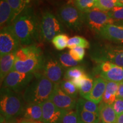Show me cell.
I'll use <instances>...</instances> for the list:
<instances>
[{
    "mask_svg": "<svg viewBox=\"0 0 123 123\" xmlns=\"http://www.w3.org/2000/svg\"><path fill=\"white\" fill-rule=\"evenodd\" d=\"M11 25L22 45H33L38 40L40 26L31 8L27 7L15 18Z\"/></svg>",
    "mask_w": 123,
    "mask_h": 123,
    "instance_id": "6da1fadb",
    "label": "cell"
},
{
    "mask_svg": "<svg viewBox=\"0 0 123 123\" xmlns=\"http://www.w3.org/2000/svg\"><path fill=\"white\" fill-rule=\"evenodd\" d=\"M44 59L42 51L35 45L21 47L15 52L13 70L22 73H38L43 68Z\"/></svg>",
    "mask_w": 123,
    "mask_h": 123,
    "instance_id": "7a4b0ae2",
    "label": "cell"
},
{
    "mask_svg": "<svg viewBox=\"0 0 123 123\" xmlns=\"http://www.w3.org/2000/svg\"><path fill=\"white\" fill-rule=\"evenodd\" d=\"M55 84L39 73H34V77L23 93V98L27 104H42L50 99Z\"/></svg>",
    "mask_w": 123,
    "mask_h": 123,
    "instance_id": "3957f363",
    "label": "cell"
},
{
    "mask_svg": "<svg viewBox=\"0 0 123 123\" xmlns=\"http://www.w3.org/2000/svg\"><path fill=\"white\" fill-rule=\"evenodd\" d=\"M24 99L19 93L1 87L0 97L1 115L7 120L16 119L24 113Z\"/></svg>",
    "mask_w": 123,
    "mask_h": 123,
    "instance_id": "277c9868",
    "label": "cell"
},
{
    "mask_svg": "<svg viewBox=\"0 0 123 123\" xmlns=\"http://www.w3.org/2000/svg\"><path fill=\"white\" fill-rule=\"evenodd\" d=\"M91 57L99 63L110 62L123 67V46L105 45L99 47L93 50Z\"/></svg>",
    "mask_w": 123,
    "mask_h": 123,
    "instance_id": "5b68a950",
    "label": "cell"
},
{
    "mask_svg": "<svg viewBox=\"0 0 123 123\" xmlns=\"http://www.w3.org/2000/svg\"><path fill=\"white\" fill-rule=\"evenodd\" d=\"M63 31L61 23L53 13L47 11L43 14L40 24V35L45 41H52Z\"/></svg>",
    "mask_w": 123,
    "mask_h": 123,
    "instance_id": "8992f818",
    "label": "cell"
},
{
    "mask_svg": "<svg viewBox=\"0 0 123 123\" xmlns=\"http://www.w3.org/2000/svg\"><path fill=\"white\" fill-rule=\"evenodd\" d=\"M59 15L62 21L68 28L76 31H80L85 18L76 7L71 5H64L60 8Z\"/></svg>",
    "mask_w": 123,
    "mask_h": 123,
    "instance_id": "52a82bcc",
    "label": "cell"
},
{
    "mask_svg": "<svg viewBox=\"0 0 123 123\" xmlns=\"http://www.w3.org/2000/svg\"><path fill=\"white\" fill-rule=\"evenodd\" d=\"M34 77L33 73H22L12 71L1 84V87L8 88L17 93L25 90Z\"/></svg>",
    "mask_w": 123,
    "mask_h": 123,
    "instance_id": "ba28073f",
    "label": "cell"
},
{
    "mask_svg": "<svg viewBox=\"0 0 123 123\" xmlns=\"http://www.w3.org/2000/svg\"><path fill=\"white\" fill-rule=\"evenodd\" d=\"M85 21L89 28L96 33H99L108 24H113L115 21L110 17L108 12H104L95 7L86 13Z\"/></svg>",
    "mask_w": 123,
    "mask_h": 123,
    "instance_id": "9c48e42d",
    "label": "cell"
},
{
    "mask_svg": "<svg viewBox=\"0 0 123 123\" xmlns=\"http://www.w3.org/2000/svg\"><path fill=\"white\" fill-rule=\"evenodd\" d=\"M21 42L14 32L12 25L1 29L0 55L15 53L21 47Z\"/></svg>",
    "mask_w": 123,
    "mask_h": 123,
    "instance_id": "30bf717a",
    "label": "cell"
},
{
    "mask_svg": "<svg viewBox=\"0 0 123 123\" xmlns=\"http://www.w3.org/2000/svg\"><path fill=\"white\" fill-rule=\"evenodd\" d=\"M96 73L107 81L123 82V67L110 62H103L98 66Z\"/></svg>",
    "mask_w": 123,
    "mask_h": 123,
    "instance_id": "8fae6325",
    "label": "cell"
},
{
    "mask_svg": "<svg viewBox=\"0 0 123 123\" xmlns=\"http://www.w3.org/2000/svg\"><path fill=\"white\" fill-rule=\"evenodd\" d=\"M43 74L54 83L59 84L64 77V68L61 63L53 58L44 60Z\"/></svg>",
    "mask_w": 123,
    "mask_h": 123,
    "instance_id": "7c38bea8",
    "label": "cell"
},
{
    "mask_svg": "<svg viewBox=\"0 0 123 123\" xmlns=\"http://www.w3.org/2000/svg\"><path fill=\"white\" fill-rule=\"evenodd\" d=\"M56 107L64 110H73L76 109V99L68 95L62 90L59 84H55L54 90L50 99Z\"/></svg>",
    "mask_w": 123,
    "mask_h": 123,
    "instance_id": "4fadbf2b",
    "label": "cell"
},
{
    "mask_svg": "<svg viewBox=\"0 0 123 123\" xmlns=\"http://www.w3.org/2000/svg\"><path fill=\"white\" fill-rule=\"evenodd\" d=\"M41 105L43 123H61L67 110L57 107L49 99L42 103Z\"/></svg>",
    "mask_w": 123,
    "mask_h": 123,
    "instance_id": "5bb4252c",
    "label": "cell"
},
{
    "mask_svg": "<svg viewBox=\"0 0 123 123\" xmlns=\"http://www.w3.org/2000/svg\"><path fill=\"white\" fill-rule=\"evenodd\" d=\"M101 38L117 43H123V26L108 24L99 33Z\"/></svg>",
    "mask_w": 123,
    "mask_h": 123,
    "instance_id": "9a60e30c",
    "label": "cell"
},
{
    "mask_svg": "<svg viewBox=\"0 0 123 123\" xmlns=\"http://www.w3.org/2000/svg\"><path fill=\"white\" fill-rule=\"evenodd\" d=\"M107 80L101 77H98L94 79V83L92 90L90 94L84 97V99L89 100L100 104L103 99V97L105 91Z\"/></svg>",
    "mask_w": 123,
    "mask_h": 123,
    "instance_id": "2e32d148",
    "label": "cell"
},
{
    "mask_svg": "<svg viewBox=\"0 0 123 123\" xmlns=\"http://www.w3.org/2000/svg\"><path fill=\"white\" fill-rule=\"evenodd\" d=\"M15 19L14 13L6 0H0L1 29L12 25Z\"/></svg>",
    "mask_w": 123,
    "mask_h": 123,
    "instance_id": "e0dca14e",
    "label": "cell"
},
{
    "mask_svg": "<svg viewBox=\"0 0 123 123\" xmlns=\"http://www.w3.org/2000/svg\"><path fill=\"white\" fill-rule=\"evenodd\" d=\"M15 60V53L1 56L0 60V79L2 84L7 75L13 70Z\"/></svg>",
    "mask_w": 123,
    "mask_h": 123,
    "instance_id": "ac0fdd59",
    "label": "cell"
},
{
    "mask_svg": "<svg viewBox=\"0 0 123 123\" xmlns=\"http://www.w3.org/2000/svg\"><path fill=\"white\" fill-rule=\"evenodd\" d=\"M24 119L37 122H42V108L41 104H27L24 112Z\"/></svg>",
    "mask_w": 123,
    "mask_h": 123,
    "instance_id": "d6986e66",
    "label": "cell"
},
{
    "mask_svg": "<svg viewBox=\"0 0 123 123\" xmlns=\"http://www.w3.org/2000/svg\"><path fill=\"white\" fill-rule=\"evenodd\" d=\"M99 114L100 120L104 123H116L117 116L111 105L101 101L99 104Z\"/></svg>",
    "mask_w": 123,
    "mask_h": 123,
    "instance_id": "ffe728a7",
    "label": "cell"
},
{
    "mask_svg": "<svg viewBox=\"0 0 123 123\" xmlns=\"http://www.w3.org/2000/svg\"><path fill=\"white\" fill-rule=\"evenodd\" d=\"M119 83L107 81L105 91L101 101L112 105L117 99V92L119 88Z\"/></svg>",
    "mask_w": 123,
    "mask_h": 123,
    "instance_id": "44dd1931",
    "label": "cell"
},
{
    "mask_svg": "<svg viewBox=\"0 0 123 123\" xmlns=\"http://www.w3.org/2000/svg\"><path fill=\"white\" fill-rule=\"evenodd\" d=\"M80 123H98L100 121L99 115L87 111L81 108L76 107Z\"/></svg>",
    "mask_w": 123,
    "mask_h": 123,
    "instance_id": "7402d4cb",
    "label": "cell"
},
{
    "mask_svg": "<svg viewBox=\"0 0 123 123\" xmlns=\"http://www.w3.org/2000/svg\"><path fill=\"white\" fill-rule=\"evenodd\" d=\"M94 80L92 77L86 74L83 77L80 85L78 90L79 93L82 98H84L90 94L93 88Z\"/></svg>",
    "mask_w": 123,
    "mask_h": 123,
    "instance_id": "603a6c76",
    "label": "cell"
},
{
    "mask_svg": "<svg viewBox=\"0 0 123 123\" xmlns=\"http://www.w3.org/2000/svg\"><path fill=\"white\" fill-rule=\"evenodd\" d=\"M76 107L81 108L83 110L99 114V104H97L93 101L86 99L83 98H79L78 100L76 103Z\"/></svg>",
    "mask_w": 123,
    "mask_h": 123,
    "instance_id": "cb8c5ba5",
    "label": "cell"
},
{
    "mask_svg": "<svg viewBox=\"0 0 123 123\" xmlns=\"http://www.w3.org/2000/svg\"><path fill=\"white\" fill-rule=\"evenodd\" d=\"M119 0H96L95 7L104 12H108L115 7L122 6Z\"/></svg>",
    "mask_w": 123,
    "mask_h": 123,
    "instance_id": "d4e9b609",
    "label": "cell"
},
{
    "mask_svg": "<svg viewBox=\"0 0 123 123\" xmlns=\"http://www.w3.org/2000/svg\"><path fill=\"white\" fill-rule=\"evenodd\" d=\"M59 86L62 90L66 94L76 99L78 96L79 90L74 85L73 81L68 80H63L59 83Z\"/></svg>",
    "mask_w": 123,
    "mask_h": 123,
    "instance_id": "484cf974",
    "label": "cell"
},
{
    "mask_svg": "<svg viewBox=\"0 0 123 123\" xmlns=\"http://www.w3.org/2000/svg\"><path fill=\"white\" fill-rule=\"evenodd\" d=\"M14 13L15 18L27 7L29 0H6Z\"/></svg>",
    "mask_w": 123,
    "mask_h": 123,
    "instance_id": "4316f807",
    "label": "cell"
},
{
    "mask_svg": "<svg viewBox=\"0 0 123 123\" xmlns=\"http://www.w3.org/2000/svg\"><path fill=\"white\" fill-rule=\"evenodd\" d=\"M76 47L89 49L90 47V43L87 39L82 37L75 36L70 38L67 44V47L68 49H73Z\"/></svg>",
    "mask_w": 123,
    "mask_h": 123,
    "instance_id": "83f0119b",
    "label": "cell"
},
{
    "mask_svg": "<svg viewBox=\"0 0 123 123\" xmlns=\"http://www.w3.org/2000/svg\"><path fill=\"white\" fill-rule=\"evenodd\" d=\"M86 75L84 69L80 66H76L69 68L66 70L64 75V80H73Z\"/></svg>",
    "mask_w": 123,
    "mask_h": 123,
    "instance_id": "f1b7e54d",
    "label": "cell"
},
{
    "mask_svg": "<svg viewBox=\"0 0 123 123\" xmlns=\"http://www.w3.org/2000/svg\"><path fill=\"white\" fill-rule=\"evenodd\" d=\"M96 0H74L75 6L82 13H87L95 7Z\"/></svg>",
    "mask_w": 123,
    "mask_h": 123,
    "instance_id": "f546056e",
    "label": "cell"
},
{
    "mask_svg": "<svg viewBox=\"0 0 123 123\" xmlns=\"http://www.w3.org/2000/svg\"><path fill=\"white\" fill-rule=\"evenodd\" d=\"M69 39L70 38L67 35L59 34L55 36L51 41L55 49L58 50H62L67 47Z\"/></svg>",
    "mask_w": 123,
    "mask_h": 123,
    "instance_id": "4dcf8cb0",
    "label": "cell"
},
{
    "mask_svg": "<svg viewBox=\"0 0 123 123\" xmlns=\"http://www.w3.org/2000/svg\"><path fill=\"white\" fill-rule=\"evenodd\" d=\"M58 58L59 62L63 67L66 68L76 67L79 64V62L74 59L69 53H63L60 54L58 56Z\"/></svg>",
    "mask_w": 123,
    "mask_h": 123,
    "instance_id": "1f68e13d",
    "label": "cell"
},
{
    "mask_svg": "<svg viewBox=\"0 0 123 123\" xmlns=\"http://www.w3.org/2000/svg\"><path fill=\"white\" fill-rule=\"evenodd\" d=\"M61 123H80L76 110L67 111L63 117Z\"/></svg>",
    "mask_w": 123,
    "mask_h": 123,
    "instance_id": "d6a6232c",
    "label": "cell"
},
{
    "mask_svg": "<svg viewBox=\"0 0 123 123\" xmlns=\"http://www.w3.org/2000/svg\"><path fill=\"white\" fill-rule=\"evenodd\" d=\"M108 13L115 22L123 21V6L115 7L108 12Z\"/></svg>",
    "mask_w": 123,
    "mask_h": 123,
    "instance_id": "836d02e7",
    "label": "cell"
},
{
    "mask_svg": "<svg viewBox=\"0 0 123 123\" xmlns=\"http://www.w3.org/2000/svg\"><path fill=\"white\" fill-rule=\"evenodd\" d=\"M69 54L74 59L79 62L83 60L85 55V49L81 47H76L74 49H70Z\"/></svg>",
    "mask_w": 123,
    "mask_h": 123,
    "instance_id": "e575fe53",
    "label": "cell"
},
{
    "mask_svg": "<svg viewBox=\"0 0 123 123\" xmlns=\"http://www.w3.org/2000/svg\"><path fill=\"white\" fill-rule=\"evenodd\" d=\"M117 116L123 113V99L117 98L113 104L112 105Z\"/></svg>",
    "mask_w": 123,
    "mask_h": 123,
    "instance_id": "d590c367",
    "label": "cell"
},
{
    "mask_svg": "<svg viewBox=\"0 0 123 123\" xmlns=\"http://www.w3.org/2000/svg\"><path fill=\"white\" fill-rule=\"evenodd\" d=\"M117 98L123 99V82L119 83V88L117 92Z\"/></svg>",
    "mask_w": 123,
    "mask_h": 123,
    "instance_id": "8d00e7d4",
    "label": "cell"
},
{
    "mask_svg": "<svg viewBox=\"0 0 123 123\" xmlns=\"http://www.w3.org/2000/svg\"><path fill=\"white\" fill-rule=\"evenodd\" d=\"M1 123H18V120H17L16 119L7 120L5 119L4 117L1 115Z\"/></svg>",
    "mask_w": 123,
    "mask_h": 123,
    "instance_id": "74e56055",
    "label": "cell"
},
{
    "mask_svg": "<svg viewBox=\"0 0 123 123\" xmlns=\"http://www.w3.org/2000/svg\"><path fill=\"white\" fill-rule=\"evenodd\" d=\"M116 123H123V113L120 116H117Z\"/></svg>",
    "mask_w": 123,
    "mask_h": 123,
    "instance_id": "f35d334b",
    "label": "cell"
},
{
    "mask_svg": "<svg viewBox=\"0 0 123 123\" xmlns=\"http://www.w3.org/2000/svg\"><path fill=\"white\" fill-rule=\"evenodd\" d=\"M33 123L34 122H33V121L27 120H25V119H24L23 120L19 122V123Z\"/></svg>",
    "mask_w": 123,
    "mask_h": 123,
    "instance_id": "ab89813d",
    "label": "cell"
},
{
    "mask_svg": "<svg viewBox=\"0 0 123 123\" xmlns=\"http://www.w3.org/2000/svg\"><path fill=\"white\" fill-rule=\"evenodd\" d=\"M116 24V25H117L123 26V21H118V22H115V23L113 24Z\"/></svg>",
    "mask_w": 123,
    "mask_h": 123,
    "instance_id": "60d3db41",
    "label": "cell"
},
{
    "mask_svg": "<svg viewBox=\"0 0 123 123\" xmlns=\"http://www.w3.org/2000/svg\"><path fill=\"white\" fill-rule=\"evenodd\" d=\"M119 2H120L121 4L123 5V0H119Z\"/></svg>",
    "mask_w": 123,
    "mask_h": 123,
    "instance_id": "b9f144b4",
    "label": "cell"
},
{
    "mask_svg": "<svg viewBox=\"0 0 123 123\" xmlns=\"http://www.w3.org/2000/svg\"><path fill=\"white\" fill-rule=\"evenodd\" d=\"M33 123H43L42 122H40V121H37V122H34Z\"/></svg>",
    "mask_w": 123,
    "mask_h": 123,
    "instance_id": "7bdbcfd3",
    "label": "cell"
},
{
    "mask_svg": "<svg viewBox=\"0 0 123 123\" xmlns=\"http://www.w3.org/2000/svg\"><path fill=\"white\" fill-rule=\"evenodd\" d=\"M98 123H103V122H102V121H101L100 120V121H99V122H98Z\"/></svg>",
    "mask_w": 123,
    "mask_h": 123,
    "instance_id": "ee69618b",
    "label": "cell"
}]
</instances>
